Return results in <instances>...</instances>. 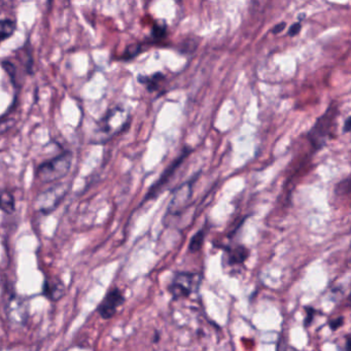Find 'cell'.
Wrapping results in <instances>:
<instances>
[{"instance_id":"obj_12","label":"cell","mask_w":351,"mask_h":351,"mask_svg":"<svg viewBox=\"0 0 351 351\" xmlns=\"http://www.w3.org/2000/svg\"><path fill=\"white\" fill-rule=\"evenodd\" d=\"M139 83L141 85H145L147 87V91L155 92L159 89L161 86L162 82L165 80V75L163 73H156L152 75H138L137 77Z\"/></svg>"},{"instance_id":"obj_20","label":"cell","mask_w":351,"mask_h":351,"mask_svg":"<svg viewBox=\"0 0 351 351\" xmlns=\"http://www.w3.org/2000/svg\"><path fill=\"white\" fill-rule=\"evenodd\" d=\"M302 25L300 22H297V23L293 24V25L289 27V34L287 36H291V38H293V36H297L298 34L301 32Z\"/></svg>"},{"instance_id":"obj_19","label":"cell","mask_w":351,"mask_h":351,"mask_svg":"<svg viewBox=\"0 0 351 351\" xmlns=\"http://www.w3.org/2000/svg\"><path fill=\"white\" fill-rule=\"evenodd\" d=\"M335 193L337 195H347L349 194V178L342 180L337 184L336 189H335Z\"/></svg>"},{"instance_id":"obj_15","label":"cell","mask_w":351,"mask_h":351,"mask_svg":"<svg viewBox=\"0 0 351 351\" xmlns=\"http://www.w3.org/2000/svg\"><path fill=\"white\" fill-rule=\"evenodd\" d=\"M205 236H206V231H205V229H201L200 231L197 232V233L193 236L192 239H191L190 246H189L190 252H198V250H200L201 248H202Z\"/></svg>"},{"instance_id":"obj_22","label":"cell","mask_w":351,"mask_h":351,"mask_svg":"<svg viewBox=\"0 0 351 351\" xmlns=\"http://www.w3.org/2000/svg\"><path fill=\"white\" fill-rule=\"evenodd\" d=\"M285 27H287V23H285V22H281V23L276 24V25L273 27L272 34H280V32H282L283 30L285 29Z\"/></svg>"},{"instance_id":"obj_5","label":"cell","mask_w":351,"mask_h":351,"mask_svg":"<svg viewBox=\"0 0 351 351\" xmlns=\"http://www.w3.org/2000/svg\"><path fill=\"white\" fill-rule=\"evenodd\" d=\"M200 274L193 272H178L169 285V293L174 300L190 297L198 291L201 283Z\"/></svg>"},{"instance_id":"obj_18","label":"cell","mask_w":351,"mask_h":351,"mask_svg":"<svg viewBox=\"0 0 351 351\" xmlns=\"http://www.w3.org/2000/svg\"><path fill=\"white\" fill-rule=\"evenodd\" d=\"M167 36V27L165 25H155L152 29V38L155 40H162Z\"/></svg>"},{"instance_id":"obj_10","label":"cell","mask_w":351,"mask_h":351,"mask_svg":"<svg viewBox=\"0 0 351 351\" xmlns=\"http://www.w3.org/2000/svg\"><path fill=\"white\" fill-rule=\"evenodd\" d=\"M43 293L51 301H59L65 293L64 283L61 281L60 278L50 277L45 281Z\"/></svg>"},{"instance_id":"obj_17","label":"cell","mask_w":351,"mask_h":351,"mask_svg":"<svg viewBox=\"0 0 351 351\" xmlns=\"http://www.w3.org/2000/svg\"><path fill=\"white\" fill-rule=\"evenodd\" d=\"M199 40L195 38H188L186 40H184L180 45V52L184 53V54H191V53L196 51L197 47H198Z\"/></svg>"},{"instance_id":"obj_8","label":"cell","mask_w":351,"mask_h":351,"mask_svg":"<svg viewBox=\"0 0 351 351\" xmlns=\"http://www.w3.org/2000/svg\"><path fill=\"white\" fill-rule=\"evenodd\" d=\"M5 313L10 324L16 326H25L29 316L27 301L20 295H11L5 304Z\"/></svg>"},{"instance_id":"obj_16","label":"cell","mask_w":351,"mask_h":351,"mask_svg":"<svg viewBox=\"0 0 351 351\" xmlns=\"http://www.w3.org/2000/svg\"><path fill=\"white\" fill-rule=\"evenodd\" d=\"M143 47L141 44H133L127 47L125 50L124 54L122 55L121 59L124 61L132 60L135 57L138 56L143 53Z\"/></svg>"},{"instance_id":"obj_21","label":"cell","mask_w":351,"mask_h":351,"mask_svg":"<svg viewBox=\"0 0 351 351\" xmlns=\"http://www.w3.org/2000/svg\"><path fill=\"white\" fill-rule=\"evenodd\" d=\"M343 322H344V320L341 317L332 320V322H330V328H332V330H338V328L342 326Z\"/></svg>"},{"instance_id":"obj_13","label":"cell","mask_w":351,"mask_h":351,"mask_svg":"<svg viewBox=\"0 0 351 351\" xmlns=\"http://www.w3.org/2000/svg\"><path fill=\"white\" fill-rule=\"evenodd\" d=\"M0 210L7 215H12L16 210L15 197L10 191H0Z\"/></svg>"},{"instance_id":"obj_3","label":"cell","mask_w":351,"mask_h":351,"mask_svg":"<svg viewBox=\"0 0 351 351\" xmlns=\"http://www.w3.org/2000/svg\"><path fill=\"white\" fill-rule=\"evenodd\" d=\"M73 159L71 152H63L57 157L40 164L36 169V178L45 184L62 180L69 174L73 165Z\"/></svg>"},{"instance_id":"obj_23","label":"cell","mask_w":351,"mask_h":351,"mask_svg":"<svg viewBox=\"0 0 351 351\" xmlns=\"http://www.w3.org/2000/svg\"><path fill=\"white\" fill-rule=\"evenodd\" d=\"M350 117H348V118L345 120L344 123V128H343V133H348L349 131H350Z\"/></svg>"},{"instance_id":"obj_9","label":"cell","mask_w":351,"mask_h":351,"mask_svg":"<svg viewBox=\"0 0 351 351\" xmlns=\"http://www.w3.org/2000/svg\"><path fill=\"white\" fill-rule=\"evenodd\" d=\"M124 293L118 287H114L106 293V297L98 306V312L104 319H110L117 313V310L124 304Z\"/></svg>"},{"instance_id":"obj_7","label":"cell","mask_w":351,"mask_h":351,"mask_svg":"<svg viewBox=\"0 0 351 351\" xmlns=\"http://www.w3.org/2000/svg\"><path fill=\"white\" fill-rule=\"evenodd\" d=\"M200 174L201 172H198L190 180L184 182V184L178 186L176 190L172 192V199L170 201L169 207H168L167 215H178L186 209L189 201L191 200L193 196V186H194L195 182L198 180Z\"/></svg>"},{"instance_id":"obj_6","label":"cell","mask_w":351,"mask_h":351,"mask_svg":"<svg viewBox=\"0 0 351 351\" xmlns=\"http://www.w3.org/2000/svg\"><path fill=\"white\" fill-rule=\"evenodd\" d=\"M193 149L190 147H184L182 149V153L180 154V156H178L176 160L164 170L163 173L161 174L159 178H158L157 182L153 184V186L149 188V192L145 195V199H143V202H147L149 200H154V199H157L159 197V195L161 194L163 189L169 184L170 180L173 178L174 174H176V170L182 166V164L184 163V160L188 159L189 156L192 153Z\"/></svg>"},{"instance_id":"obj_2","label":"cell","mask_w":351,"mask_h":351,"mask_svg":"<svg viewBox=\"0 0 351 351\" xmlns=\"http://www.w3.org/2000/svg\"><path fill=\"white\" fill-rule=\"evenodd\" d=\"M339 108L336 102H332L328 110L316 120L307 134L308 141L316 151L326 147L328 141L336 137L338 126Z\"/></svg>"},{"instance_id":"obj_1","label":"cell","mask_w":351,"mask_h":351,"mask_svg":"<svg viewBox=\"0 0 351 351\" xmlns=\"http://www.w3.org/2000/svg\"><path fill=\"white\" fill-rule=\"evenodd\" d=\"M131 117L122 106L110 108L98 121L92 136V143L104 145L125 131L130 125Z\"/></svg>"},{"instance_id":"obj_4","label":"cell","mask_w":351,"mask_h":351,"mask_svg":"<svg viewBox=\"0 0 351 351\" xmlns=\"http://www.w3.org/2000/svg\"><path fill=\"white\" fill-rule=\"evenodd\" d=\"M69 191V184L58 182L52 188L40 193L36 197L34 208L43 215H48L55 210L62 202Z\"/></svg>"},{"instance_id":"obj_11","label":"cell","mask_w":351,"mask_h":351,"mask_svg":"<svg viewBox=\"0 0 351 351\" xmlns=\"http://www.w3.org/2000/svg\"><path fill=\"white\" fill-rule=\"evenodd\" d=\"M226 254H227V263L229 266L243 264L246 258L250 256V252L243 245H237L235 247L228 248L226 250Z\"/></svg>"},{"instance_id":"obj_14","label":"cell","mask_w":351,"mask_h":351,"mask_svg":"<svg viewBox=\"0 0 351 351\" xmlns=\"http://www.w3.org/2000/svg\"><path fill=\"white\" fill-rule=\"evenodd\" d=\"M17 29V24L14 20H0V44L11 38Z\"/></svg>"}]
</instances>
